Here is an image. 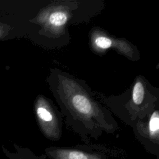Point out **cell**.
Wrapping results in <instances>:
<instances>
[{
	"label": "cell",
	"mask_w": 159,
	"mask_h": 159,
	"mask_svg": "<svg viewBox=\"0 0 159 159\" xmlns=\"http://www.w3.org/2000/svg\"><path fill=\"white\" fill-rule=\"evenodd\" d=\"M44 154L49 159H111L109 152L99 147H49Z\"/></svg>",
	"instance_id": "cell-1"
},
{
	"label": "cell",
	"mask_w": 159,
	"mask_h": 159,
	"mask_svg": "<svg viewBox=\"0 0 159 159\" xmlns=\"http://www.w3.org/2000/svg\"><path fill=\"white\" fill-rule=\"evenodd\" d=\"M14 152H11L2 146V150L8 159H46L45 154L37 155L27 147L14 144Z\"/></svg>",
	"instance_id": "cell-2"
},
{
	"label": "cell",
	"mask_w": 159,
	"mask_h": 159,
	"mask_svg": "<svg viewBox=\"0 0 159 159\" xmlns=\"http://www.w3.org/2000/svg\"><path fill=\"white\" fill-rule=\"evenodd\" d=\"M73 103L75 108L81 114H88L91 111L89 101L84 96L77 94L73 97Z\"/></svg>",
	"instance_id": "cell-3"
},
{
	"label": "cell",
	"mask_w": 159,
	"mask_h": 159,
	"mask_svg": "<svg viewBox=\"0 0 159 159\" xmlns=\"http://www.w3.org/2000/svg\"><path fill=\"white\" fill-rule=\"evenodd\" d=\"M144 88L141 82L138 81L134 86L132 91V99L135 104H140L143 99Z\"/></svg>",
	"instance_id": "cell-4"
},
{
	"label": "cell",
	"mask_w": 159,
	"mask_h": 159,
	"mask_svg": "<svg viewBox=\"0 0 159 159\" xmlns=\"http://www.w3.org/2000/svg\"><path fill=\"white\" fill-rule=\"evenodd\" d=\"M67 16L63 12H56L53 13L49 17V22L55 26H61L65 24Z\"/></svg>",
	"instance_id": "cell-5"
},
{
	"label": "cell",
	"mask_w": 159,
	"mask_h": 159,
	"mask_svg": "<svg viewBox=\"0 0 159 159\" xmlns=\"http://www.w3.org/2000/svg\"><path fill=\"white\" fill-rule=\"evenodd\" d=\"M37 113L39 118L43 122H50L53 120V116L50 111L46 108L43 107H39L37 109Z\"/></svg>",
	"instance_id": "cell-6"
},
{
	"label": "cell",
	"mask_w": 159,
	"mask_h": 159,
	"mask_svg": "<svg viewBox=\"0 0 159 159\" xmlns=\"http://www.w3.org/2000/svg\"><path fill=\"white\" fill-rule=\"evenodd\" d=\"M95 44L97 47L102 49H107L112 45L111 40L103 36H99L95 39Z\"/></svg>",
	"instance_id": "cell-7"
}]
</instances>
